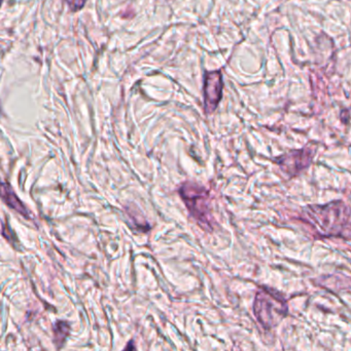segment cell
<instances>
[{
	"mask_svg": "<svg viewBox=\"0 0 351 351\" xmlns=\"http://www.w3.org/2000/svg\"><path fill=\"white\" fill-rule=\"evenodd\" d=\"M299 219L313 229L315 239L351 241V208L343 200L303 206Z\"/></svg>",
	"mask_w": 351,
	"mask_h": 351,
	"instance_id": "cell-1",
	"label": "cell"
},
{
	"mask_svg": "<svg viewBox=\"0 0 351 351\" xmlns=\"http://www.w3.org/2000/svg\"><path fill=\"white\" fill-rule=\"evenodd\" d=\"M253 311L261 327L272 330L288 317V301L278 290L269 287H260L256 293Z\"/></svg>",
	"mask_w": 351,
	"mask_h": 351,
	"instance_id": "cell-2",
	"label": "cell"
},
{
	"mask_svg": "<svg viewBox=\"0 0 351 351\" xmlns=\"http://www.w3.org/2000/svg\"><path fill=\"white\" fill-rule=\"evenodd\" d=\"M179 192L191 217L199 223L200 226L212 231L214 219L210 212V192L203 186L192 182L183 183Z\"/></svg>",
	"mask_w": 351,
	"mask_h": 351,
	"instance_id": "cell-3",
	"label": "cell"
},
{
	"mask_svg": "<svg viewBox=\"0 0 351 351\" xmlns=\"http://www.w3.org/2000/svg\"><path fill=\"white\" fill-rule=\"evenodd\" d=\"M317 150L310 147L293 149L274 158L273 162L288 179L298 177L308 170L315 160Z\"/></svg>",
	"mask_w": 351,
	"mask_h": 351,
	"instance_id": "cell-4",
	"label": "cell"
},
{
	"mask_svg": "<svg viewBox=\"0 0 351 351\" xmlns=\"http://www.w3.org/2000/svg\"><path fill=\"white\" fill-rule=\"evenodd\" d=\"M224 80L220 70L206 72L204 74L203 99L204 111L206 114H212L218 108L223 98Z\"/></svg>",
	"mask_w": 351,
	"mask_h": 351,
	"instance_id": "cell-5",
	"label": "cell"
},
{
	"mask_svg": "<svg viewBox=\"0 0 351 351\" xmlns=\"http://www.w3.org/2000/svg\"><path fill=\"white\" fill-rule=\"evenodd\" d=\"M1 197L3 202H5L10 208L18 212L19 214L22 215L24 218L29 219L30 214H29L28 210H27L26 206L21 202L20 198L16 196L14 190L12 189V187H10L8 184H1Z\"/></svg>",
	"mask_w": 351,
	"mask_h": 351,
	"instance_id": "cell-6",
	"label": "cell"
},
{
	"mask_svg": "<svg viewBox=\"0 0 351 351\" xmlns=\"http://www.w3.org/2000/svg\"><path fill=\"white\" fill-rule=\"evenodd\" d=\"M70 327L66 322H57L54 326V341L58 348L63 346L69 335Z\"/></svg>",
	"mask_w": 351,
	"mask_h": 351,
	"instance_id": "cell-7",
	"label": "cell"
},
{
	"mask_svg": "<svg viewBox=\"0 0 351 351\" xmlns=\"http://www.w3.org/2000/svg\"><path fill=\"white\" fill-rule=\"evenodd\" d=\"M65 2L72 12H78V10L84 8L87 0H65Z\"/></svg>",
	"mask_w": 351,
	"mask_h": 351,
	"instance_id": "cell-8",
	"label": "cell"
},
{
	"mask_svg": "<svg viewBox=\"0 0 351 351\" xmlns=\"http://www.w3.org/2000/svg\"><path fill=\"white\" fill-rule=\"evenodd\" d=\"M123 351H135V346H134L133 341H130Z\"/></svg>",
	"mask_w": 351,
	"mask_h": 351,
	"instance_id": "cell-9",
	"label": "cell"
},
{
	"mask_svg": "<svg viewBox=\"0 0 351 351\" xmlns=\"http://www.w3.org/2000/svg\"><path fill=\"white\" fill-rule=\"evenodd\" d=\"M350 109H351V107H350Z\"/></svg>",
	"mask_w": 351,
	"mask_h": 351,
	"instance_id": "cell-10",
	"label": "cell"
}]
</instances>
